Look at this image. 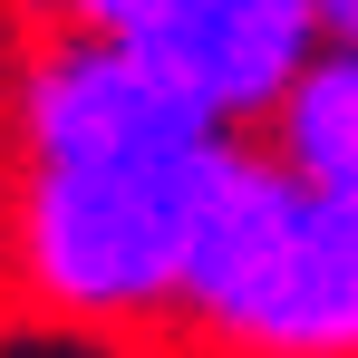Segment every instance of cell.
<instances>
[{"label":"cell","instance_id":"1","mask_svg":"<svg viewBox=\"0 0 358 358\" xmlns=\"http://www.w3.org/2000/svg\"><path fill=\"white\" fill-rule=\"evenodd\" d=\"M242 136L175 78L59 29L20 78V203L10 252L68 329H175L194 242L223 203Z\"/></svg>","mask_w":358,"mask_h":358},{"label":"cell","instance_id":"2","mask_svg":"<svg viewBox=\"0 0 358 358\" xmlns=\"http://www.w3.org/2000/svg\"><path fill=\"white\" fill-rule=\"evenodd\" d=\"M175 329L203 358H358V213L271 145H242Z\"/></svg>","mask_w":358,"mask_h":358},{"label":"cell","instance_id":"3","mask_svg":"<svg viewBox=\"0 0 358 358\" xmlns=\"http://www.w3.org/2000/svg\"><path fill=\"white\" fill-rule=\"evenodd\" d=\"M59 29L145 59L194 107H213L233 136L271 126L329 49L320 0H59Z\"/></svg>","mask_w":358,"mask_h":358},{"label":"cell","instance_id":"4","mask_svg":"<svg viewBox=\"0 0 358 358\" xmlns=\"http://www.w3.org/2000/svg\"><path fill=\"white\" fill-rule=\"evenodd\" d=\"M271 155L358 213V49H320V68L271 117Z\"/></svg>","mask_w":358,"mask_h":358},{"label":"cell","instance_id":"5","mask_svg":"<svg viewBox=\"0 0 358 358\" xmlns=\"http://www.w3.org/2000/svg\"><path fill=\"white\" fill-rule=\"evenodd\" d=\"M320 29H329V49H358V0H320Z\"/></svg>","mask_w":358,"mask_h":358},{"label":"cell","instance_id":"6","mask_svg":"<svg viewBox=\"0 0 358 358\" xmlns=\"http://www.w3.org/2000/svg\"><path fill=\"white\" fill-rule=\"evenodd\" d=\"M10 10H59V0H10Z\"/></svg>","mask_w":358,"mask_h":358}]
</instances>
